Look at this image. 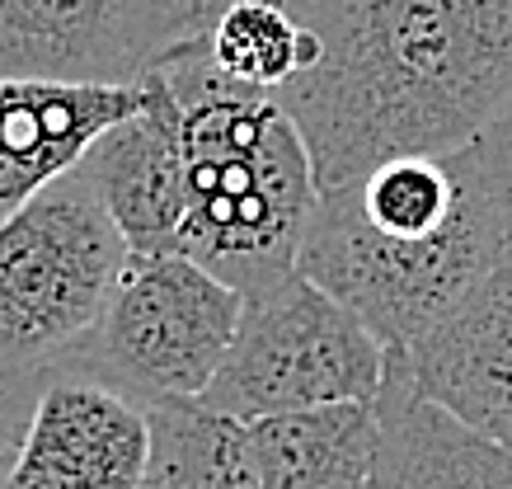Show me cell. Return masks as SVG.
I'll use <instances>...</instances> for the list:
<instances>
[{
    "instance_id": "obj_9",
    "label": "cell",
    "mask_w": 512,
    "mask_h": 489,
    "mask_svg": "<svg viewBox=\"0 0 512 489\" xmlns=\"http://www.w3.org/2000/svg\"><path fill=\"white\" fill-rule=\"evenodd\" d=\"M141 0H0V80L137 85Z\"/></svg>"
},
{
    "instance_id": "obj_13",
    "label": "cell",
    "mask_w": 512,
    "mask_h": 489,
    "mask_svg": "<svg viewBox=\"0 0 512 489\" xmlns=\"http://www.w3.org/2000/svg\"><path fill=\"white\" fill-rule=\"evenodd\" d=\"M151 452L141 489H264L249 428L207 400H151Z\"/></svg>"
},
{
    "instance_id": "obj_15",
    "label": "cell",
    "mask_w": 512,
    "mask_h": 489,
    "mask_svg": "<svg viewBox=\"0 0 512 489\" xmlns=\"http://www.w3.org/2000/svg\"><path fill=\"white\" fill-rule=\"evenodd\" d=\"M466 160L475 174V189H480L489 231H494L498 259L512 264V104L498 113V123L480 142L466 146Z\"/></svg>"
},
{
    "instance_id": "obj_11",
    "label": "cell",
    "mask_w": 512,
    "mask_h": 489,
    "mask_svg": "<svg viewBox=\"0 0 512 489\" xmlns=\"http://www.w3.org/2000/svg\"><path fill=\"white\" fill-rule=\"evenodd\" d=\"M376 414L381 438L372 457V489H512L508 447L423 400L395 363L376 395Z\"/></svg>"
},
{
    "instance_id": "obj_6",
    "label": "cell",
    "mask_w": 512,
    "mask_h": 489,
    "mask_svg": "<svg viewBox=\"0 0 512 489\" xmlns=\"http://www.w3.org/2000/svg\"><path fill=\"white\" fill-rule=\"evenodd\" d=\"M151 419L137 395L80 363H52L5 489H141Z\"/></svg>"
},
{
    "instance_id": "obj_14",
    "label": "cell",
    "mask_w": 512,
    "mask_h": 489,
    "mask_svg": "<svg viewBox=\"0 0 512 489\" xmlns=\"http://www.w3.org/2000/svg\"><path fill=\"white\" fill-rule=\"evenodd\" d=\"M202 48L217 66V76H226L240 90H259V95H278L296 76H306L320 57V38L311 24L273 0H245L212 24V33L202 38Z\"/></svg>"
},
{
    "instance_id": "obj_16",
    "label": "cell",
    "mask_w": 512,
    "mask_h": 489,
    "mask_svg": "<svg viewBox=\"0 0 512 489\" xmlns=\"http://www.w3.org/2000/svg\"><path fill=\"white\" fill-rule=\"evenodd\" d=\"M235 5H245V0H141V52H146V66H156L174 48L202 43L212 33V24ZM273 5L296 10L301 0H273Z\"/></svg>"
},
{
    "instance_id": "obj_5",
    "label": "cell",
    "mask_w": 512,
    "mask_h": 489,
    "mask_svg": "<svg viewBox=\"0 0 512 489\" xmlns=\"http://www.w3.org/2000/svg\"><path fill=\"white\" fill-rule=\"evenodd\" d=\"M245 316V297L188 254H127L90 339L66 353L104 381L151 400H202Z\"/></svg>"
},
{
    "instance_id": "obj_3",
    "label": "cell",
    "mask_w": 512,
    "mask_h": 489,
    "mask_svg": "<svg viewBox=\"0 0 512 489\" xmlns=\"http://www.w3.org/2000/svg\"><path fill=\"white\" fill-rule=\"evenodd\" d=\"M127 254L80 165L0 217V363L47 372L76 353L104 316Z\"/></svg>"
},
{
    "instance_id": "obj_10",
    "label": "cell",
    "mask_w": 512,
    "mask_h": 489,
    "mask_svg": "<svg viewBox=\"0 0 512 489\" xmlns=\"http://www.w3.org/2000/svg\"><path fill=\"white\" fill-rule=\"evenodd\" d=\"M141 85L0 80V217L71 174L109 127L141 109Z\"/></svg>"
},
{
    "instance_id": "obj_1",
    "label": "cell",
    "mask_w": 512,
    "mask_h": 489,
    "mask_svg": "<svg viewBox=\"0 0 512 489\" xmlns=\"http://www.w3.org/2000/svg\"><path fill=\"white\" fill-rule=\"evenodd\" d=\"M320 38L278 90L315 193L395 156H456L512 104V0H301Z\"/></svg>"
},
{
    "instance_id": "obj_17",
    "label": "cell",
    "mask_w": 512,
    "mask_h": 489,
    "mask_svg": "<svg viewBox=\"0 0 512 489\" xmlns=\"http://www.w3.org/2000/svg\"><path fill=\"white\" fill-rule=\"evenodd\" d=\"M38 386H43V372L0 363V489H5V480H10L19 461V442H24V428H29Z\"/></svg>"
},
{
    "instance_id": "obj_8",
    "label": "cell",
    "mask_w": 512,
    "mask_h": 489,
    "mask_svg": "<svg viewBox=\"0 0 512 489\" xmlns=\"http://www.w3.org/2000/svg\"><path fill=\"white\" fill-rule=\"evenodd\" d=\"M141 109L109 127L85 151L80 170L104 198L113 226L132 254H179L184 231V156H179V104L156 71H146Z\"/></svg>"
},
{
    "instance_id": "obj_4",
    "label": "cell",
    "mask_w": 512,
    "mask_h": 489,
    "mask_svg": "<svg viewBox=\"0 0 512 489\" xmlns=\"http://www.w3.org/2000/svg\"><path fill=\"white\" fill-rule=\"evenodd\" d=\"M386 372L390 348L381 334L306 273H287L268 292L245 297L235 344L202 400L254 424L325 405H376Z\"/></svg>"
},
{
    "instance_id": "obj_2",
    "label": "cell",
    "mask_w": 512,
    "mask_h": 489,
    "mask_svg": "<svg viewBox=\"0 0 512 489\" xmlns=\"http://www.w3.org/2000/svg\"><path fill=\"white\" fill-rule=\"evenodd\" d=\"M146 71H156L179 104V254L198 259L240 297H259L296 273L315 212L311 151L278 99L217 76L202 43L165 52Z\"/></svg>"
},
{
    "instance_id": "obj_7",
    "label": "cell",
    "mask_w": 512,
    "mask_h": 489,
    "mask_svg": "<svg viewBox=\"0 0 512 489\" xmlns=\"http://www.w3.org/2000/svg\"><path fill=\"white\" fill-rule=\"evenodd\" d=\"M409 386L512 452V264H498L414 348L390 353Z\"/></svg>"
},
{
    "instance_id": "obj_12",
    "label": "cell",
    "mask_w": 512,
    "mask_h": 489,
    "mask_svg": "<svg viewBox=\"0 0 512 489\" xmlns=\"http://www.w3.org/2000/svg\"><path fill=\"white\" fill-rule=\"evenodd\" d=\"M245 428L264 489H372V457L381 438L376 405L273 414Z\"/></svg>"
}]
</instances>
